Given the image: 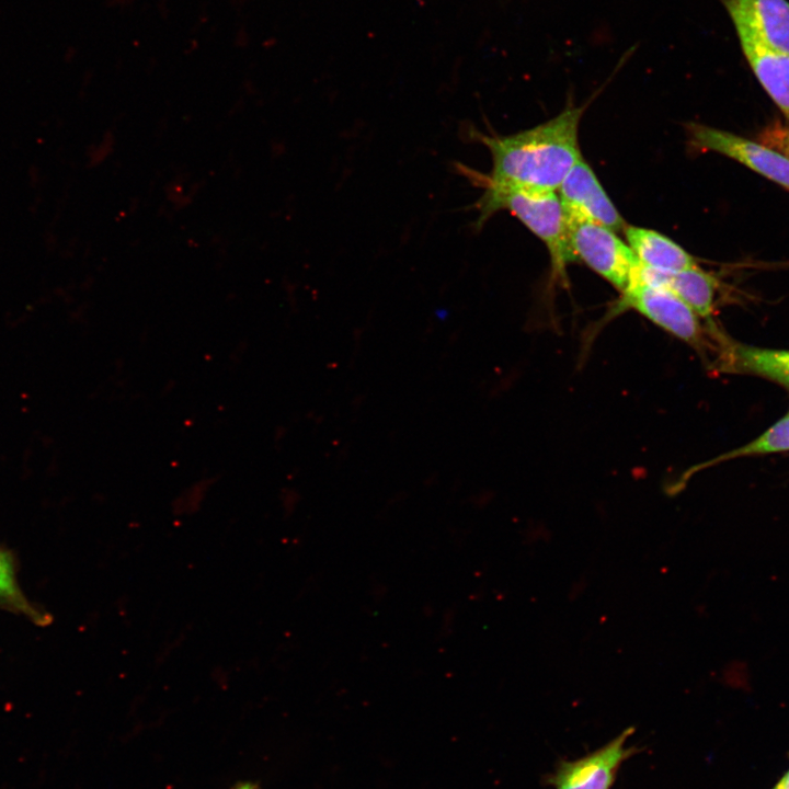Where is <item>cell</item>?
Here are the masks:
<instances>
[{
	"instance_id": "cell-9",
	"label": "cell",
	"mask_w": 789,
	"mask_h": 789,
	"mask_svg": "<svg viewBox=\"0 0 789 789\" xmlns=\"http://www.w3.org/2000/svg\"><path fill=\"white\" fill-rule=\"evenodd\" d=\"M712 332L718 343V371L754 375L789 388V351L745 345L727 339L717 329Z\"/></svg>"
},
{
	"instance_id": "cell-4",
	"label": "cell",
	"mask_w": 789,
	"mask_h": 789,
	"mask_svg": "<svg viewBox=\"0 0 789 789\" xmlns=\"http://www.w3.org/2000/svg\"><path fill=\"white\" fill-rule=\"evenodd\" d=\"M626 309L634 310L650 322L700 350L705 345V334L696 312L668 288L647 284L637 277L620 293V299L614 310L619 313Z\"/></svg>"
},
{
	"instance_id": "cell-15",
	"label": "cell",
	"mask_w": 789,
	"mask_h": 789,
	"mask_svg": "<svg viewBox=\"0 0 789 789\" xmlns=\"http://www.w3.org/2000/svg\"><path fill=\"white\" fill-rule=\"evenodd\" d=\"M767 145L789 157V125L770 126L764 137Z\"/></svg>"
},
{
	"instance_id": "cell-1",
	"label": "cell",
	"mask_w": 789,
	"mask_h": 789,
	"mask_svg": "<svg viewBox=\"0 0 789 789\" xmlns=\"http://www.w3.org/2000/svg\"><path fill=\"white\" fill-rule=\"evenodd\" d=\"M582 113L583 107L568 106L556 117L512 135L472 132L489 149L492 170L489 175H478L460 169L476 182L556 192L582 158L579 146Z\"/></svg>"
},
{
	"instance_id": "cell-12",
	"label": "cell",
	"mask_w": 789,
	"mask_h": 789,
	"mask_svg": "<svg viewBox=\"0 0 789 789\" xmlns=\"http://www.w3.org/2000/svg\"><path fill=\"white\" fill-rule=\"evenodd\" d=\"M771 48L789 54V0H734Z\"/></svg>"
},
{
	"instance_id": "cell-3",
	"label": "cell",
	"mask_w": 789,
	"mask_h": 789,
	"mask_svg": "<svg viewBox=\"0 0 789 789\" xmlns=\"http://www.w3.org/2000/svg\"><path fill=\"white\" fill-rule=\"evenodd\" d=\"M569 237L576 260L622 293L637 276L640 263L630 247L611 229L587 221L569 220Z\"/></svg>"
},
{
	"instance_id": "cell-10",
	"label": "cell",
	"mask_w": 789,
	"mask_h": 789,
	"mask_svg": "<svg viewBox=\"0 0 789 789\" xmlns=\"http://www.w3.org/2000/svg\"><path fill=\"white\" fill-rule=\"evenodd\" d=\"M637 278L651 285L668 288L684 300L700 318L711 317L719 290L718 279L698 265L676 273H664L640 264Z\"/></svg>"
},
{
	"instance_id": "cell-2",
	"label": "cell",
	"mask_w": 789,
	"mask_h": 789,
	"mask_svg": "<svg viewBox=\"0 0 789 789\" xmlns=\"http://www.w3.org/2000/svg\"><path fill=\"white\" fill-rule=\"evenodd\" d=\"M484 193L477 203L480 227L494 213L507 210L522 221L546 245L552 272L564 277L567 265L576 261L569 237V221L559 195L554 191H539L477 182Z\"/></svg>"
},
{
	"instance_id": "cell-11",
	"label": "cell",
	"mask_w": 789,
	"mask_h": 789,
	"mask_svg": "<svg viewBox=\"0 0 789 789\" xmlns=\"http://www.w3.org/2000/svg\"><path fill=\"white\" fill-rule=\"evenodd\" d=\"M622 232L627 244L644 267L676 273L697 265L690 253L655 230L627 224Z\"/></svg>"
},
{
	"instance_id": "cell-7",
	"label": "cell",
	"mask_w": 789,
	"mask_h": 789,
	"mask_svg": "<svg viewBox=\"0 0 789 789\" xmlns=\"http://www.w3.org/2000/svg\"><path fill=\"white\" fill-rule=\"evenodd\" d=\"M632 732L628 728L594 752L559 762L547 782L553 789H610L622 763L638 751L627 746Z\"/></svg>"
},
{
	"instance_id": "cell-14",
	"label": "cell",
	"mask_w": 789,
	"mask_h": 789,
	"mask_svg": "<svg viewBox=\"0 0 789 789\" xmlns=\"http://www.w3.org/2000/svg\"><path fill=\"white\" fill-rule=\"evenodd\" d=\"M0 604L8 609L21 613L35 622H45L43 615L37 611L22 593L15 573L14 562L9 552L0 548Z\"/></svg>"
},
{
	"instance_id": "cell-5",
	"label": "cell",
	"mask_w": 789,
	"mask_h": 789,
	"mask_svg": "<svg viewBox=\"0 0 789 789\" xmlns=\"http://www.w3.org/2000/svg\"><path fill=\"white\" fill-rule=\"evenodd\" d=\"M755 78L789 124V54L768 46L734 0H720Z\"/></svg>"
},
{
	"instance_id": "cell-8",
	"label": "cell",
	"mask_w": 789,
	"mask_h": 789,
	"mask_svg": "<svg viewBox=\"0 0 789 789\" xmlns=\"http://www.w3.org/2000/svg\"><path fill=\"white\" fill-rule=\"evenodd\" d=\"M557 191L569 220L597 224L615 232L624 231L627 226L583 158L572 167Z\"/></svg>"
},
{
	"instance_id": "cell-6",
	"label": "cell",
	"mask_w": 789,
	"mask_h": 789,
	"mask_svg": "<svg viewBox=\"0 0 789 789\" xmlns=\"http://www.w3.org/2000/svg\"><path fill=\"white\" fill-rule=\"evenodd\" d=\"M687 132L695 148L733 159L789 191V157L777 149L696 123L687 125Z\"/></svg>"
},
{
	"instance_id": "cell-13",
	"label": "cell",
	"mask_w": 789,
	"mask_h": 789,
	"mask_svg": "<svg viewBox=\"0 0 789 789\" xmlns=\"http://www.w3.org/2000/svg\"><path fill=\"white\" fill-rule=\"evenodd\" d=\"M789 450V412L780 420L767 428L755 439L733 449L720 457H717L711 464L728 460L731 458L767 455Z\"/></svg>"
},
{
	"instance_id": "cell-17",
	"label": "cell",
	"mask_w": 789,
	"mask_h": 789,
	"mask_svg": "<svg viewBox=\"0 0 789 789\" xmlns=\"http://www.w3.org/2000/svg\"><path fill=\"white\" fill-rule=\"evenodd\" d=\"M236 789H255L252 784H243L238 786Z\"/></svg>"
},
{
	"instance_id": "cell-16",
	"label": "cell",
	"mask_w": 789,
	"mask_h": 789,
	"mask_svg": "<svg viewBox=\"0 0 789 789\" xmlns=\"http://www.w3.org/2000/svg\"><path fill=\"white\" fill-rule=\"evenodd\" d=\"M771 789H789V770L779 779Z\"/></svg>"
}]
</instances>
